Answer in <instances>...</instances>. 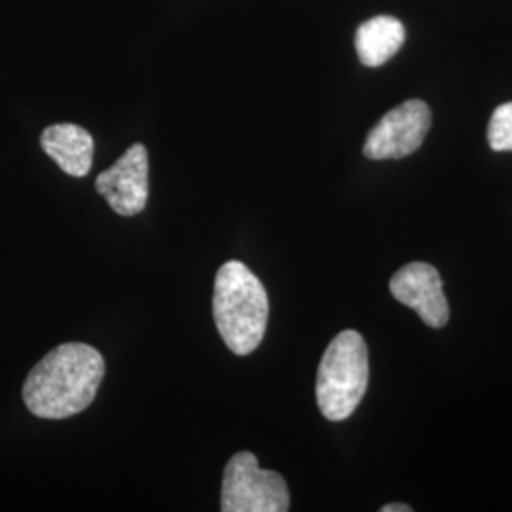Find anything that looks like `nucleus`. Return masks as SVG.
<instances>
[{"label":"nucleus","instance_id":"20e7f679","mask_svg":"<svg viewBox=\"0 0 512 512\" xmlns=\"http://www.w3.org/2000/svg\"><path fill=\"white\" fill-rule=\"evenodd\" d=\"M289 505L291 495L283 476L260 469L251 452L230 458L222 478V511L285 512Z\"/></svg>","mask_w":512,"mask_h":512},{"label":"nucleus","instance_id":"f257e3e1","mask_svg":"<svg viewBox=\"0 0 512 512\" xmlns=\"http://www.w3.org/2000/svg\"><path fill=\"white\" fill-rule=\"evenodd\" d=\"M105 376V359L97 349L69 342L46 353L23 384V401L44 420H65L93 403Z\"/></svg>","mask_w":512,"mask_h":512},{"label":"nucleus","instance_id":"423d86ee","mask_svg":"<svg viewBox=\"0 0 512 512\" xmlns=\"http://www.w3.org/2000/svg\"><path fill=\"white\" fill-rule=\"evenodd\" d=\"M97 192L120 217L145 211L148 200V152L145 145L129 147L124 156L95 181Z\"/></svg>","mask_w":512,"mask_h":512},{"label":"nucleus","instance_id":"0eeeda50","mask_svg":"<svg viewBox=\"0 0 512 512\" xmlns=\"http://www.w3.org/2000/svg\"><path fill=\"white\" fill-rule=\"evenodd\" d=\"M389 291L421 317L433 329H442L448 323L450 308L444 296L439 270L425 262H410L389 281Z\"/></svg>","mask_w":512,"mask_h":512},{"label":"nucleus","instance_id":"39448f33","mask_svg":"<svg viewBox=\"0 0 512 512\" xmlns=\"http://www.w3.org/2000/svg\"><path fill=\"white\" fill-rule=\"evenodd\" d=\"M431 128V110L420 99L404 101L389 110L366 137L368 160H399L423 145Z\"/></svg>","mask_w":512,"mask_h":512},{"label":"nucleus","instance_id":"7ed1b4c3","mask_svg":"<svg viewBox=\"0 0 512 512\" xmlns=\"http://www.w3.org/2000/svg\"><path fill=\"white\" fill-rule=\"evenodd\" d=\"M368 348L357 330L340 332L325 351L315 395L321 414L330 421L348 420L368 387Z\"/></svg>","mask_w":512,"mask_h":512},{"label":"nucleus","instance_id":"6e6552de","mask_svg":"<svg viewBox=\"0 0 512 512\" xmlns=\"http://www.w3.org/2000/svg\"><path fill=\"white\" fill-rule=\"evenodd\" d=\"M44 152L71 177H86L93 164V137L76 124H55L42 131Z\"/></svg>","mask_w":512,"mask_h":512},{"label":"nucleus","instance_id":"1a4fd4ad","mask_svg":"<svg viewBox=\"0 0 512 512\" xmlns=\"http://www.w3.org/2000/svg\"><path fill=\"white\" fill-rule=\"evenodd\" d=\"M406 38L404 25L391 16L368 19L355 35V48L366 67H380L401 50Z\"/></svg>","mask_w":512,"mask_h":512},{"label":"nucleus","instance_id":"9b49d317","mask_svg":"<svg viewBox=\"0 0 512 512\" xmlns=\"http://www.w3.org/2000/svg\"><path fill=\"white\" fill-rule=\"evenodd\" d=\"M382 512H410L412 511V507H408V505H404V503H389V505H384Z\"/></svg>","mask_w":512,"mask_h":512},{"label":"nucleus","instance_id":"f03ea898","mask_svg":"<svg viewBox=\"0 0 512 512\" xmlns=\"http://www.w3.org/2000/svg\"><path fill=\"white\" fill-rule=\"evenodd\" d=\"M270 302L262 281L243 262L230 260L215 277L213 315L220 338L236 355L253 353L268 325Z\"/></svg>","mask_w":512,"mask_h":512},{"label":"nucleus","instance_id":"9d476101","mask_svg":"<svg viewBox=\"0 0 512 512\" xmlns=\"http://www.w3.org/2000/svg\"><path fill=\"white\" fill-rule=\"evenodd\" d=\"M488 143L495 152H512V103L494 110L488 126Z\"/></svg>","mask_w":512,"mask_h":512}]
</instances>
